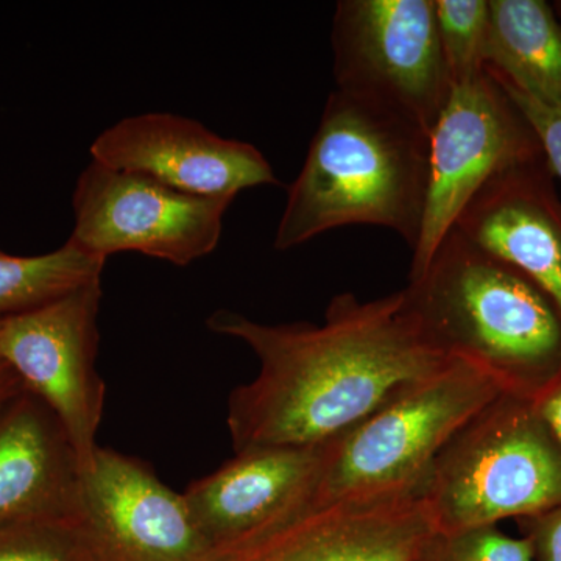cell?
<instances>
[{
    "label": "cell",
    "instance_id": "cell-3",
    "mask_svg": "<svg viewBox=\"0 0 561 561\" xmlns=\"http://www.w3.org/2000/svg\"><path fill=\"white\" fill-rule=\"evenodd\" d=\"M424 334L481 368L504 393L535 401L561 375V313L518 268L453 228L404 287Z\"/></svg>",
    "mask_w": 561,
    "mask_h": 561
},
{
    "label": "cell",
    "instance_id": "cell-25",
    "mask_svg": "<svg viewBox=\"0 0 561 561\" xmlns=\"http://www.w3.org/2000/svg\"><path fill=\"white\" fill-rule=\"evenodd\" d=\"M553 10H556L557 16H559V20L561 22V0H559V2L553 3Z\"/></svg>",
    "mask_w": 561,
    "mask_h": 561
},
{
    "label": "cell",
    "instance_id": "cell-17",
    "mask_svg": "<svg viewBox=\"0 0 561 561\" xmlns=\"http://www.w3.org/2000/svg\"><path fill=\"white\" fill-rule=\"evenodd\" d=\"M106 260L70 241L39 256L0 250V319L35 311L102 279Z\"/></svg>",
    "mask_w": 561,
    "mask_h": 561
},
{
    "label": "cell",
    "instance_id": "cell-7",
    "mask_svg": "<svg viewBox=\"0 0 561 561\" xmlns=\"http://www.w3.org/2000/svg\"><path fill=\"white\" fill-rule=\"evenodd\" d=\"M542 154L530 122L489 69L454 87L430 133V184L409 279L426 268L461 210L493 176Z\"/></svg>",
    "mask_w": 561,
    "mask_h": 561
},
{
    "label": "cell",
    "instance_id": "cell-15",
    "mask_svg": "<svg viewBox=\"0 0 561 561\" xmlns=\"http://www.w3.org/2000/svg\"><path fill=\"white\" fill-rule=\"evenodd\" d=\"M79 457L49 405L27 387L0 405V527L81 518Z\"/></svg>",
    "mask_w": 561,
    "mask_h": 561
},
{
    "label": "cell",
    "instance_id": "cell-14",
    "mask_svg": "<svg viewBox=\"0 0 561 561\" xmlns=\"http://www.w3.org/2000/svg\"><path fill=\"white\" fill-rule=\"evenodd\" d=\"M331 443L247 449L192 482L183 496L209 546L241 537L311 500Z\"/></svg>",
    "mask_w": 561,
    "mask_h": 561
},
{
    "label": "cell",
    "instance_id": "cell-1",
    "mask_svg": "<svg viewBox=\"0 0 561 561\" xmlns=\"http://www.w3.org/2000/svg\"><path fill=\"white\" fill-rule=\"evenodd\" d=\"M206 324L260 360L228 401L234 454L335 440L453 359L424 334L404 289L370 301L335 295L323 324H265L230 309Z\"/></svg>",
    "mask_w": 561,
    "mask_h": 561
},
{
    "label": "cell",
    "instance_id": "cell-9",
    "mask_svg": "<svg viewBox=\"0 0 561 561\" xmlns=\"http://www.w3.org/2000/svg\"><path fill=\"white\" fill-rule=\"evenodd\" d=\"M231 203L184 194L91 160L73 190L69 239L102 260L138 251L186 267L217 249Z\"/></svg>",
    "mask_w": 561,
    "mask_h": 561
},
{
    "label": "cell",
    "instance_id": "cell-22",
    "mask_svg": "<svg viewBox=\"0 0 561 561\" xmlns=\"http://www.w3.org/2000/svg\"><path fill=\"white\" fill-rule=\"evenodd\" d=\"M519 523L534 549V560L561 561V504Z\"/></svg>",
    "mask_w": 561,
    "mask_h": 561
},
{
    "label": "cell",
    "instance_id": "cell-18",
    "mask_svg": "<svg viewBox=\"0 0 561 561\" xmlns=\"http://www.w3.org/2000/svg\"><path fill=\"white\" fill-rule=\"evenodd\" d=\"M438 35L454 87L486 72L490 0H435Z\"/></svg>",
    "mask_w": 561,
    "mask_h": 561
},
{
    "label": "cell",
    "instance_id": "cell-11",
    "mask_svg": "<svg viewBox=\"0 0 561 561\" xmlns=\"http://www.w3.org/2000/svg\"><path fill=\"white\" fill-rule=\"evenodd\" d=\"M80 516L95 561H197L209 548L183 494L102 446L81 476Z\"/></svg>",
    "mask_w": 561,
    "mask_h": 561
},
{
    "label": "cell",
    "instance_id": "cell-21",
    "mask_svg": "<svg viewBox=\"0 0 561 561\" xmlns=\"http://www.w3.org/2000/svg\"><path fill=\"white\" fill-rule=\"evenodd\" d=\"M491 76L500 81L501 87L507 91L513 102L518 105L524 116L530 122L531 127H534L535 133H537L538 139H540L542 153H545L546 161H548L553 176L561 181V114L546 108V106L540 105V103L531 101V99L524 95L523 92L505 83L504 80L497 79L494 73H491Z\"/></svg>",
    "mask_w": 561,
    "mask_h": 561
},
{
    "label": "cell",
    "instance_id": "cell-5",
    "mask_svg": "<svg viewBox=\"0 0 561 561\" xmlns=\"http://www.w3.org/2000/svg\"><path fill=\"white\" fill-rule=\"evenodd\" d=\"M502 393L481 368L453 357L332 440L313 500H356L423 486L454 435Z\"/></svg>",
    "mask_w": 561,
    "mask_h": 561
},
{
    "label": "cell",
    "instance_id": "cell-4",
    "mask_svg": "<svg viewBox=\"0 0 561 561\" xmlns=\"http://www.w3.org/2000/svg\"><path fill=\"white\" fill-rule=\"evenodd\" d=\"M438 534L561 504V443L535 402L502 393L438 454L423 483Z\"/></svg>",
    "mask_w": 561,
    "mask_h": 561
},
{
    "label": "cell",
    "instance_id": "cell-8",
    "mask_svg": "<svg viewBox=\"0 0 561 561\" xmlns=\"http://www.w3.org/2000/svg\"><path fill=\"white\" fill-rule=\"evenodd\" d=\"M438 534L423 486L302 502L197 561H421Z\"/></svg>",
    "mask_w": 561,
    "mask_h": 561
},
{
    "label": "cell",
    "instance_id": "cell-19",
    "mask_svg": "<svg viewBox=\"0 0 561 561\" xmlns=\"http://www.w3.org/2000/svg\"><path fill=\"white\" fill-rule=\"evenodd\" d=\"M0 561H95L81 518L0 527Z\"/></svg>",
    "mask_w": 561,
    "mask_h": 561
},
{
    "label": "cell",
    "instance_id": "cell-13",
    "mask_svg": "<svg viewBox=\"0 0 561 561\" xmlns=\"http://www.w3.org/2000/svg\"><path fill=\"white\" fill-rule=\"evenodd\" d=\"M545 154L493 176L461 210L468 241L518 268L561 313V197Z\"/></svg>",
    "mask_w": 561,
    "mask_h": 561
},
{
    "label": "cell",
    "instance_id": "cell-12",
    "mask_svg": "<svg viewBox=\"0 0 561 561\" xmlns=\"http://www.w3.org/2000/svg\"><path fill=\"white\" fill-rule=\"evenodd\" d=\"M92 161L140 173L195 197L234 201L250 187L279 184L256 147L221 138L201 122L169 113L127 117L91 144Z\"/></svg>",
    "mask_w": 561,
    "mask_h": 561
},
{
    "label": "cell",
    "instance_id": "cell-2",
    "mask_svg": "<svg viewBox=\"0 0 561 561\" xmlns=\"http://www.w3.org/2000/svg\"><path fill=\"white\" fill-rule=\"evenodd\" d=\"M430 184V135L397 111L332 91L273 247L286 251L317 236L370 225L419 243Z\"/></svg>",
    "mask_w": 561,
    "mask_h": 561
},
{
    "label": "cell",
    "instance_id": "cell-24",
    "mask_svg": "<svg viewBox=\"0 0 561 561\" xmlns=\"http://www.w3.org/2000/svg\"><path fill=\"white\" fill-rule=\"evenodd\" d=\"M22 387H24V383H22L20 376L13 371V368L7 364V360L0 354V405L10 400L13 394H16Z\"/></svg>",
    "mask_w": 561,
    "mask_h": 561
},
{
    "label": "cell",
    "instance_id": "cell-23",
    "mask_svg": "<svg viewBox=\"0 0 561 561\" xmlns=\"http://www.w3.org/2000/svg\"><path fill=\"white\" fill-rule=\"evenodd\" d=\"M535 408L538 409L542 419L551 427L556 437L561 443V375L556 382L549 387L538 400H535Z\"/></svg>",
    "mask_w": 561,
    "mask_h": 561
},
{
    "label": "cell",
    "instance_id": "cell-10",
    "mask_svg": "<svg viewBox=\"0 0 561 561\" xmlns=\"http://www.w3.org/2000/svg\"><path fill=\"white\" fill-rule=\"evenodd\" d=\"M102 297L98 279L35 311L0 319V354L60 420L83 472L99 449L105 405L98 371Z\"/></svg>",
    "mask_w": 561,
    "mask_h": 561
},
{
    "label": "cell",
    "instance_id": "cell-6",
    "mask_svg": "<svg viewBox=\"0 0 561 561\" xmlns=\"http://www.w3.org/2000/svg\"><path fill=\"white\" fill-rule=\"evenodd\" d=\"M331 47L335 90L397 111L430 135L453 91L435 0H341Z\"/></svg>",
    "mask_w": 561,
    "mask_h": 561
},
{
    "label": "cell",
    "instance_id": "cell-16",
    "mask_svg": "<svg viewBox=\"0 0 561 561\" xmlns=\"http://www.w3.org/2000/svg\"><path fill=\"white\" fill-rule=\"evenodd\" d=\"M486 69L561 114V22L545 0H490Z\"/></svg>",
    "mask_w": 561,
    "mask_h": 561
},
{
    "label": "cell",
    "instance_id": "cell-20",
    "mask_svg": "<svg viewBox=\"0 0 561 561\" xmlns=\"http://www.w3.org/2000/svg\"><path fill=\"white\" fill-rule=\"evenodd\" d=\"M421 561H534V549L527 537L483 526L435 535Z\"/></svg>",
    "mask_w": 561,
    "mask_h": 561
}]
</instances>
